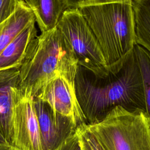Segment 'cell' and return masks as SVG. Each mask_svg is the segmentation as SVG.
<instances>
[{
    "label": "cell",
    "instance_id": "cell-1",
    "mask_svg": "<svg viewBox=\"0 0 150 150\" xmlns=\"http://www.w3.org/2000/svg\"><path fill=\"white\" fill-rule=\"evenodd\" d=\"M74 86L87 125L100 122L117 106L146 111L144 84L134 49L117 73L103 77L78 64Z\"/></svg>",
    "mask_w": 150,
    "mask_h": 150
},
{
    "label": "cell",
    "instance_id": "cell-2",
    "mask_svg": "<svg viewBox=\"0 0 150 150\" xmlns=\"http://www.w3.org/2000/svg\"><path fill=\"white\" fill-rule=\"evenodd\" d=\"M77 67L73 50L56 26L33 41L19 67V91L23 96L35 97L57 76L74 84Z\"/></svg>",
    "mask_w": 150,
    "mask_h": 150
},
{
    "label": "cell",
    "instance_id": "cell-3",
    "mask_svg": "<svg viewBox=\"0 0 150 150\" xmlns=\"http://www.w3.org/2000/svg\"><path fill=\"white\" fill-rule=\"evenodd\" d=\"M78 9L100 45L109 73H117L136 45L132 4L112 2Z\"/></svg>",
    "mask_w": 150,
    "mask_h": 150
},
{
    "label": "cell",
    "instance_id": "cell-4",
    "mask_svg": "<svg viewBox=\"0 0 150 150\" xmlns=\"http://www.w3.org/2000/svg\"><path fill=\"white\" fill-rule=\"evenodd\" d=\"M86 126L105 150H150V119L145 111L117 106L100 122Z\"/></svg>",
    "mask_w": 150,
    "mask_h": 150
},
{
    "label": "cell",
    "instance_id": "cell-5",
    "mask_svg": "<svg viewBox=\"0 0 150 150\" xmlns=\"http://www.w3.org/2000/svg\"><path fill=\"white\" fill-rule=\"evenodd\" d=\"M73 50L78 64L99 77L109 71L100 45L78 8H67L56 26Z\"/></svg>",
    "mask_w": 150,
    "mask_h": 150
},
{
    "label": "cell",
    "instance_id": "cell-6",
    "mask_svg": "<svg viewBox=\"0 0 150 150\" xmlns=\"http://www.w3.org/2000/svg\"><path fill=\"white\" fill-rule=\"evenodd\" d=\"M11 146L17 150H43L33 98L18 91L13 112Z\"/></svg>",
    "mask_w": 150,
    "mask_h": 150
},
{
    "label": "cell",
    "instance_id": "cell-7",
    "mask_svg": "<svg viewBox=\"0 0 150 150\" xmlns=\"http://www.w3.org/2000/svg\"><path fill=\"white\" fill-rule=\"evenodd\" d=\"M43 150H54L74 134L78 128L70 118L53 110L45 101L33 98Z\"/></svg>",
    "mask_w": 150,
    "mask_h": 150
},
{
    "label": "cell",
    "instance_id": "cell-8",
    "mask_svg": "<svg viewBox=\"0 0 150 150\" xmlns=\"http://www.w3.org/2000/svg\"><path fill=\"white\" fill-rule=\"evenodd\" d=\"M47 103L56 112L71 118L79 127L86 123L74 84L60 76L48 81L35 97Z\"/></svg>",
    "mask_w": 150,
    "mask_h": 150
},
{
    "label": "cell",
    "instance_id": "cell-9",
    "mask_svg": "<svg viewBox=\"0 0 150 150\" xmlns=\"http://www.w3.org/2000/svg\"><path fill=\"white\" fill-rule=\"evenodd\" d=\"M19 68L0 70V132L11 145L12 117L19 91Z\"/></svg>",
    "mask_w": 150,
    "mask_h": 150
},
{
    "label": "cell",
    "instance_id": "cell-10",
    "mask_svg": "<svg viewBox=\"0 0 150 150\" xmlns=\"http://www.w3.org/2000/svg\"><path fill=\"white\" fill-rule=\"evenodd\" d=\"M35 21L21 32L0 53V70L19 68L37 37Z\"/></svg>",
    "mask_w": 150,
    "mask_h": 150
},
{
    "label": "cell",
    "instance_id": "cell-11",
    "mask_svg": "<svg viewBox=\"0 0 150 150\" xmlns=\"http://www.w3.org/2000/svg\"><path fill=\"white\" fill-rule=\"evenodd\" d=\"M32 10L42 32L54 28L67 9L62 0H23Z\"/></svg>",
    "mask_w": 150,
    "mask_h": 150
},
{
    "label": "cell",
    "instance_id": "cell-12",
    "mask_svg": "<svg viewBox=\"0 0 150 150\" xmlns=\"http://www.w3.org/2000/svg\"><path fill=\"white\" fill-rule=\"evenodd\" d=\"M34 21L33 12L23 0L16 11L0 24V53L21 32Z\"/></svg>",
    "mask_w": 150,
    "mask_h": 150
},
{
    "label": "cell",
    "instance_id": "cell-13",
    "mask_svg": "<svg viewBox=\"0 0 150 150\" xmlns=\"http://www.w3.org/2000/svg\"><path fill=\"white\" fill-rule=\"evenodd\" d=\"M136 44L150 53V0L132 2Z\"/></svg>",
    "mask_w": 150,
    "mask_h": 150
},
{
    "label": "cell",
    "instance_id": "cell-14",
    "mask_svg": "<svg viewBox=\"0 0 150 150\" xmlns=\"http://www.w3.org/2000/svg\"><path fill=\"white\" fill-rule=\"evenodd\" d=\"M138 60L144 89L146 112L150 119V53L136 44L134 47Z\"/></svg>",
    "mask_w": 150,
    "mask_h": 150
},
{
    "label": "cell",
    "instance_id": "cell-15",
    "mask_svg": "<svg viewBox=\"0 0 150 150\" xmlns=\"http://www.w3.org/2000/svg\"><path fill=\"white\" fill-rule=\"evenodd\" d=\"M76 132L81 150H105L87 129L86 124L78 127Z\"/></svg>",
    "mask_w": 150,
    "mask_h": 150
},
{
    "label": "cell",
    "instance_id": "cell-16",
    "mask_svg": "<svg viewBox=\"0 0 150 150\" xmlns=\"http://www.w3.org/2000/svg\"><path fill=\"white\" fill-rule=\"evenodd\" d=\"M135 0H62L66 8H80L81 7L112 2L132 3Z\"/></svg>",
    "mask_w": 150,
    "mask_h": 150
},
{
    "label": "cell",
    "instance_id": "cell-17",
    "mask_svg": "<svg viewBox=\"0 0 150 150\" xmlns=\"http://www.w3.org/2000/svg\"><path fill=\"white\" fill-rule=\"evenodd\" d=\"M23 0H0V24L8 19Z\"/></svg>",
    "mask_w": 150,
    "mask_h": 150
},
{
    "label": "cell",
    "instance_id": "cell-18",
    "mask_svg": "<svg viewBox=\"0 0 150 150\" xmlns=\"http://www.w3.org/2000/svg\"><path fill=\"white\" fill-rule=\"evenodd\" d=\"M54 150H81L77 132L65 140Z\"/></svg>",
    "mask_w": 150,
    "mask_h": 150
},
{
    "label": "cell",
    "instance_id": "cell-19",
    "mask_svg": "<svg viewBox=\"0 0 150 150\" xmlns=\"http://www.w3.org/2000/svg\"><path fill=\"white\" fill-rule=\"evenodd\" d=\"M0 150H17V149L9 144H1L0 145Z\"/></svg>",
    "mask_w": 150,
    "mask_h": 150
},
{
    "label": "cell",
    "instance_id": "cell-20",
    "mask_svg": "<svg viewBox=\"0 0 150 150\" xmlns=\"http://www.w3.org/2000/svg\"><path fill=\"white\" fill-rule=\"evenodd\" d=\"M1 144H9L8 143V142L5 139V137L3 136V135L0 132V145H1Z\"/></svg>",
    "mask_w": 150,
    "mask_h": 150
}]
</instances>
